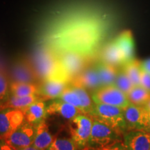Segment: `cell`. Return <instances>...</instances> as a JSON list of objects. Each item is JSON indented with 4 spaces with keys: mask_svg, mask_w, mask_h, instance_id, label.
<instances>
[{
    "mask_svg": "<svg viewBox=\"0 0 150 150\" xmlns=\"http://www.w3.org/2000/svg\"><path fill=\"white\" fill-rule=\"evenodd\" d=\"M91 117L97 118L107 124L120 134L125 135L127 132V127L122 108L112 105L95 103V110Z\"/></svg>",
    "mask_w": 150,
    "mask_h": 150,
    "instance_id": "3",
    "label": "cell"
},
{
    "mask_svg": "<svg viewBox=\"0 0 150 150\" xmlns=\"http://www.w3.org/2000/svg\"><path fill=\"white\" fill-rule=\"evenodd\" d=\"M114 85L126 95L134 86L129 76L122 69L120 70H118L117 77H116Z\"/></svg>",
    "mask_w": 150,
    "mask_h": 150,
    "instance_id": "28",
    "label": "cell"
},
{
    "mask_svg": "<svg viewBox=\"0 0 150 150\" xmlns=\"http://www.w3.org/2000/svg\"><path fill=\"white\" fill-rule=\"evenodd\" d=\"M82 150H129L125 145V142L122 140H116V141L112 142L109 144L105 145L95 146V147H91V146H87Z\"/></svg>",
    "mask_w": 150,
    "mask_h": 150,
    "instance_id": "29",
    "label": "cell"
},
{
    "mask_svg": "<svg viewBox=\"0 0 150 150\" xmlns=\"http://www.w3.org/2000/svg\"><path fill=\"white\" fill-rule=\"evenodd\" d=\"M18 150H44V149H38V148H36V147H33V146H32V145H31V146H29V147H25V148H22V149H18Z\"/></svg>",
    "mask_w": 150,
    "mask_h": 150,
    "instance_id": "34",
    "label": "cell"
},
{
    "mask_svg": "<svg viewBox=\"0 0 150 150\" xmlns=\"http://www.w3.org/2000/svg\"><path fill=\"white\" fill-rule=\"evenodd\" d=\"M122 110L127 131H142L150 133L149 111L145 106L129 104Z\"/></svg>",
    "mask_w": 150,
    "mask_h": 150,
    "instance_id": "5",
    "label": "cell"
},
{
    "mask_svg": "<svg viewBox=\"0 0 150 150\" xmlns=\"http://www.w3.org/2000/svg\"><path fill=\"white\" fill-rule=\"evenodd\" d=\"M38 88L34 83L13 82L10 85V93L13 96L24 97L36 95Z\"/></svg>",
    "mask_w": 150,
    "mask_h": 150,
    "instance_id": "25",
    "label": "cell"
},
{
    "mask_svg": "<svg viewBox=\"0 0 150 150\" xmlns=\"http://www.w3.org/2000/svg\"><path fill=\"white\" fill-rule=\"evenodd\" d=\"M42 13L37 45L57 54L77 52L93 61L120 21L119 11L105 0H56Z\"/></svg>",
    "mask_w": 150,
    "mask_h": 150,
    "instance_id": "1",
    "label": "cell"
},
{
    "mask_svg": "<svg viewBox=\"0 0 150 150\" xmlns=\"http://www.w3.org/2000/svg\"><path fill=\"white\" fill-rule=\"evenodd\" d=\"M70 84L72 86H80L85 89L95 91L102 87L95 65L86 67L81 72L71 81Z\"/></svg>",
    "mask_w": 150,
    "mask_h": 150,
    "instance_id": "13",
    "label": "cell"
},
{
    "mask_svg": "<svg viewBox=\"0 0 150 150\" xmlns=\"http://www.w3.org/2000/svg\"><path fill=\"white\" fill-rule=\"evenodd\" d=\"M122 70L126 73L134 86L140 85L141 79V66L140 61L136 59L125 63L122 66Z\"/></svg>",
    "mask_w": 150,
    "mask_h": 150,
    "instance_id": "24",
    "label": "cell"
},
{
    "mask_svg": "<svg viewBox=\"0 0 150 150\" xmlns=\"http://www.w3.org/2000/svg\"><path fill=\"white\" fill-rule=\"evenodd\" d=\"M38 101H40V96L37 95L30 96L17 97L12 95L9 97L8 100L2 105H1V109L3 108H16V109H24L29 105Z\"/></svg>",
    "mask_w": 150,
    "mask_h": 150,
    "instance_id": "21",
    "label": "cell"
},
{
    "mask_svg": "<svg viewBox=\"0 0 150 150\" xmlns=\"http://www.w3.org/2000/svg\"><path fill=\"white\" fill-rule=\"evenodd\" d=\"M54 140L45 122L42 120L35 125V137L32 146L45 150L50 147Z\"/></svg>",
    "mask_w": 150,
    "mask_h": 150,
    "instance_id": "18",
    "label": "cell"
},
{
    "mask_svg": "<svg viewBox=\"0 0 150 150\" xmlns=\"http://www.w3.org/2000/svg\"><path fill=\"white\" fill-rule=\"evenodd\" d=\"M148 111H149V124H150V110H148Z\"/></svg>",
    "mask_w": 150,
    "mask_h": 150,
    "instance_id": "36",
    "label": "cell"
},
{
    "mask_svg": "<svg viewBox=\"0 0 150 150\" xmlns=\"http://www.w3.org/2000/svg\"><path fill=\"white\" fill-rule=\"evenodd\" d=\"M59 99L63 101V102L73 105V106L78 108L81 111V100L79 97L78 94L72 88L71 86H68L65 90L64 92L61 94V96L59 97Z\"/></svg>",
    "mask_w": 150,
    "mask_h": 150,
    "instance_id": "26",
    "label": "cell"
},
{
    "mask_svg": "<svg viewBox=\"0 0 150 150\" xmlns=\"http://www.w3.org/2000/svg\"><path fill=\"white\" fill-rule=\"evenodd\" d=\"M140 66L142 70L146 71L150 74V58L140 62Z\"/></svg>",
    "mask_w": 150,
    "mask_h": 150,
    "instance_id": "32",
    "label": "cell"
},
{
    "mask_svg": "<svg viewBox=\"0 0 150 150\" xmlns=\"http://www.w3.org/2000/svg\"><path fill=\"white\" fill-rule=\"evenodd\" d=\"M61 73L71 82L89 63L93 62L82 54L74 52H65L58 54Z\"/></svg>",
    "mask_w": 150,
    "mask_h": 150,
    "instance_id": "4",
    "label": "cell"
},
{
    "mask_svg": "<svg viewBox=\"0 0 150 150\" xmlns=\"http://www.w3.org/2000/svg\"><path fill=\"white\" fill-rule=\"evenodd\" d=\"M35 137V127L27 122L13 131L4 140L15 149L18 150L33 145Z\"/></svg>",
    "mask_w": 150,
    "mask_h": 150,
    "instance_id": "10",
    "label": "cell"
},
{
    "mask_svg": "<svg viewBox=\"0 0 150 150\" xmlns=\"http://www.w3.org/2000/svg\"><path fill=\"white\" fill-rule=\"evenodd\" d=\"M10 86L4 74L0 72V105H2L9 98Z\"/></svg>",
    "mask_w": 150,
    "mask_h": 150,
    "instance_id": "30",
    "label": "cell"
},
{
    "mask_svg": "<svg viewBox=\"0 0 150 150\" xmlns=\"http://www.w3.org/2000/svg\"><path fill=\"white\" fill-rule=\"evenodd\" d=\"M123 141L129 150H149L150 133L142 131H127L124 135Z\"/></svg>",
    "mask_w": 150,
    "mask_h": 150,
    "instance_id": "15",
    "label": "cell"
},
{
    "mask_svg": "<svg viewBox=\"0 0 150 150\" xmlns=\"http://www.w3.org/2000/svg\"><path fill=\"white\" fill-rule=\"evenodd\" d=\"M93 118V127L88 145L91 147L105 145L116 140H122L123 135L120 134L107 124L97 118Z\"/></svg>",
    "mask_w": 150,
    "mask_h": 150,
    "instance_id": "7",
    "label": "cell"
},
{
    "mask_svg": "<svg viewBox=\"0 0 150 150\" xmlns=\"http://www.w3.org/2000/svg\"><path fill=\"white\" fill-rule=\"evenodd\" d=\"M70 84V80L67 79L61 73L42 81V86L38 89L41 97L45 100L59 98L61 94Z\"/></svg>",
    "mask_w": 150,
    "mask_h": 150,
    "instance_id": "11",
    "label": "cell"
},
{
    "mask_svg": "<svg viewBox=\"0 0 150 150\" xmlns=\"http://www.w3.org/2000/svg\"><path fill=\"white\" fill-rule=\"evenodd\" d=\"M140 85L150 91V74L143 70H141Z\"/></svg>",
    "mask_w": 150,
    "mask_h": 150,
    "instance_id": "31",
    "label": "cell"
},
{
    "mask_svg": "<svg viewBox=\"0 0 150 150\" xmlns=\"http://www.w3.org/2000/svg\"><path fill=\"white\" fill-rule=\"evenodd\" d=\"M149 150H150V149H149Z\"/></svg>",
    "mask_w": 150,
    "mask_h": 150,
    "instance_id": "37",
    "label": "cell"
},
{
    "mask_svg": "<svg viewBox=\"0 0 150 150\" xmlns=\"http://www.w3.org/2000/svg\"><path fill=\"white\" fill-rule=\"evenodd\" d=\"M102 86L114 85L118 70L115 67L99 61L95 64Z\"/></svg>",
    "mask_w": 150,
    "mask_h": 150,
    "instance_id": "20",
    "label": "cell"
},
{
    "mask_svg": "<svg viewBox=\"0 0 150 150\" xmlns=\"http://www.w3.org/2000/svg\"><path fill=\"white\" fill-rule=\"evenodd\" d=\"M92 127L93 118L85 114H80L70 120V134L79 149L82 150L88 145Z\"/></svg>",
    "mask_w": 150,
    "mask_h": 150,
    "instance_id": "6",
    "label": "cell"
},
{
    "mask_svg": "<svg viewBox=\"0 0 150 150\" xmlns=\"http://www.w3.org/2000/svg\"><path fill=\"white\" fill-rule=\"evenodd\" d=\"M126 95L130 104L136 106H145L150 98V91L141 85L134 86Z\"/></svg>",
    "mask_w": 150,
    "mask_h": 150,
    "instance_id": "22",
    "label": "cell"
},
{
    "mask_svg": "<svg viewBox=\"0 0 150 150\" xmlns=\"http://www.w3.org/2000/svg\"><path fill=\"white\" fill-rule=\"evenodd\" d=\"M94 102L115 106L121 108L130 104L126 94L124 93L115 85L105 86L94 92L92 96Z\"/></svg>",
    "mask_w": 150,
    "mask_h": 150,
    "instance_id": "8",
    "label": "cell"
},
{
    "mask_svg": "<svg viewBox=\"0 0 150 150\" xmlns=\"http://www.w3.org/2000/svg\"><path fill=\"white\" fill-rule=\"evenodd\" d=\"M114 40L120 50L125 63L135 59V42L131 31L124 30Z\"/></svg>",
    "mask_w": 150,
    "mask_h": 150,
    "instance_id": "16",
    "label": "cell"
},
{
    "mask_svg": "<svg viewBox=\"0 0 150 150\" xmlns=\"http://www.w3.org/2000/svg\"><path fill=\"white\" fill-rule=\"evenodd\" d=\"M72 88L76 92L79 97L81 100V111L83 114L91 117L93 115L94 110H95V103L93 99L89 95L88 93L86 91V89L80 86H72Z\"/></svg>",
    "mask_w": 150,
    "mask_h": 150,
    "instance_id": "23",
    "label": "cell"
},
{
    "mask_svg": "<svg viewBox=\"0 0 150 150\" xmlns=\"http://www.w3.org/2000/svg\"><path fill=\"white\" fill-rule=\"evenodd\" d=\"M24 122L21 109L3 108L0 110V138L4 140Z\"/></svg>",
    "mask_w": 150,
    "mask_h": 150,
    "instance_id": "9",
    "label": "cell"
},
{
    "mask_svg": "<svg viewBox=\"0 0 150 150\" xmlns=\"http://www.w3.org/2000/svg\"><path fill=\"white\" fill-rule=\"evenodd\" d=\"M47 112L49 115H58L67 120H72L80 114H83L78 108L63 101H53L47 107Z\"/></svg>",
    "mask_w": 150,
    "mask_h": 150,
    "instance_id": "17",
    "label": "cell"
},
{
    "mask_svg": "<svg viewBox=\"0 0 150 150\" xmlns=\"http://www.w3.org/2000/svg\"><path fill=\"white\" fill-rule=\"evenodd\" d=\"M0 150H17L11 146L9 144L6 142L4 140L2 142H0Z\"/></svg>",
    "mask_w": 150,
    "mask_h": 150,
    "instance_id": "33",
    "label": "cell"
},
{
    "mask_svg": "<svg viewBox=\"0 0 150 150\" xmlns=\"http://www.w3.org/2000/svg\"><path fill=\"white\" fill-rule=\"evenodd\" d=\"M98 57L99 61L115 67H122L125 63L122 52L114 39L108 41L103 46Z\"/></svg>",
    "mask_w": 150,
    "mask_h": 150,
    "instance_id": "14",
    "label": "cell"
},
{
    "mask_svg": "<svg viewBox=\"0 0 150 150\" xmlns=\"http://www.w3.org/2000/svg\"><path fill=\"white\" fill-rule=\"evenodd\" d=\"M145 106L147 108V110H150V98L149 99V100L147 101V103H146V104H145Z\"/></svg>",
    "mask_w": 150,
    "mask_h": 150,
    "instance_id": "35",
    "label": "cell"
},
{
    "mask_svg": "<svg viewBox=\"0 0 150 150\" xmlns=\"http://www.w3.org/2000/svg\"><path fill=\"white\" fill-rule=\"evenodd\" d=\"M11 76L14 82L33 83L39 79L31 61L27 59H20L15 63L11 70Z\"/></svg>",
    "mask_w": 150,
    "mask_h": 150,
    "instance_id": "12",
    "label": "cell"
},
{
    "mask_svg": "<svg viewBox=\"0 0 150 150\" xmlns=\"http://www.w3.org/2000/svg\"><path fill=\"white\" fill-rule=\"evenodd\" d=\"M48 150H78V147L72 138L54 139Z\"/></svg>",
    "mask_w": 150,
    "mask_h": 150,
    "instance_id": "27",
    "label": "cell"
},
{
    "mask_svg": "<svg viewBox=\"0 0 150 150\" xmlns=\"http://www.w3.org/2000/svg\"><path fill=\"white\" fill-rule=\"evenodd\" d=\"M24 115V120L32 125H37L45 117L47 107L42 101H38L24 109H22Z\"/></svg>",
    "mask_w": 150,
    "mask_h": 150,
    "instance_id": "19",
    "label": "cell"
},
{
    "mask_svg": "<svg viewBox=\"0 0 150 150\" xmlns=\"http://www.w3.org/2000/svg\"><path fill=\"white\" fill-rule=\"evenodd\" d=\"M31 63L38 77L42 81L61 73L58 54L45 46L38 45Z\"/></svg>",
    "mask_w": 150,
    "mask_h": 150,
    "instance_id": "2",
    "label": "cell"
}]
</instances>
